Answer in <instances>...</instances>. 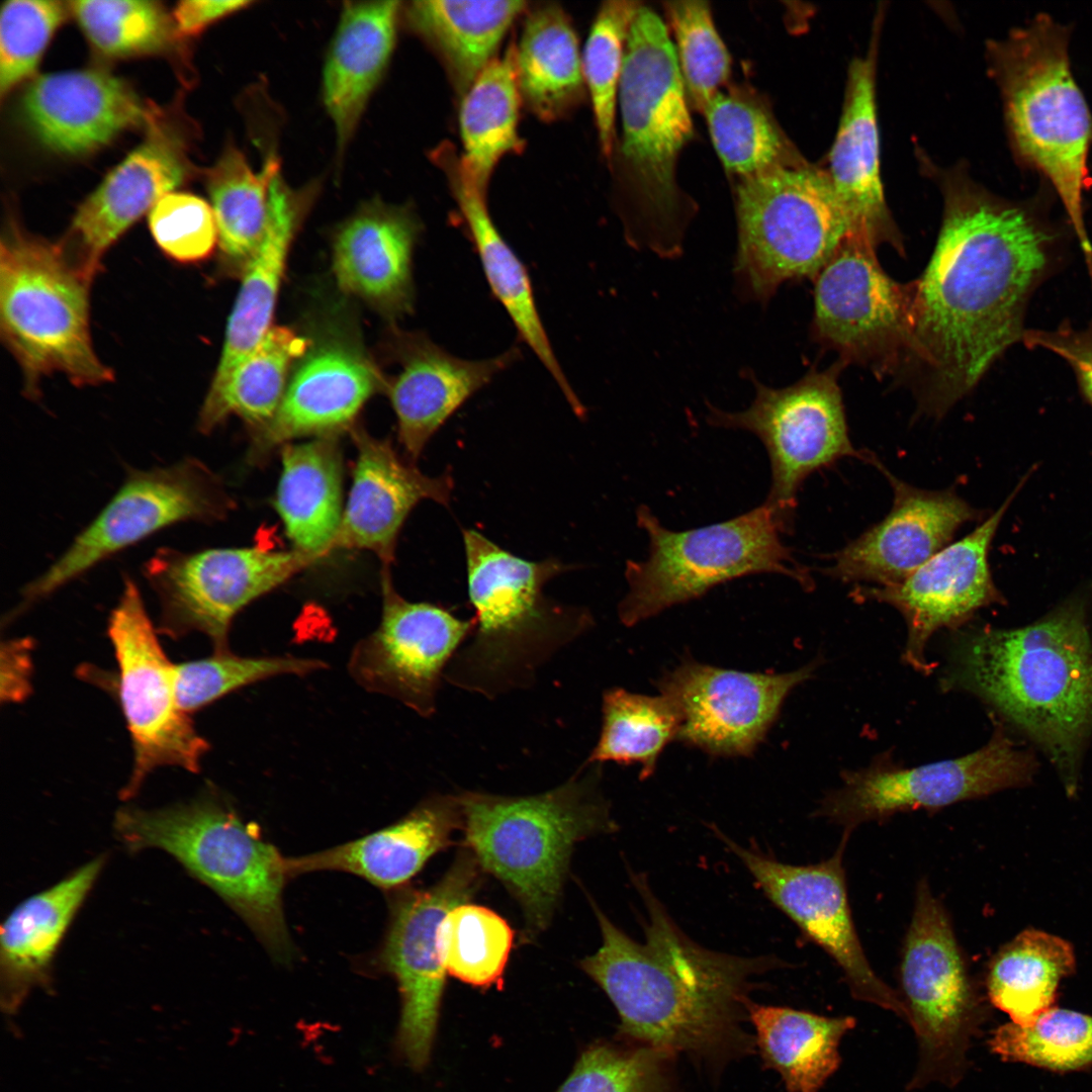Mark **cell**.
I'll list each match as a JSON object with an SVG mask.
<instances>
[{
    "label": "cell",
    "mask_w": 1092,
    "mask_h": 1092,
    "mask_svg": "<svg viewBox=\"0 0 1092 1092\" xmlns=\"http://www.w3.org/2000/svg\"><path fill=\"white\" fill-rule=\"evenodd\" d=\"M1051 235L1019 206L969 187L947 193L933 253L911 282L906 364L922 377L924 413L944 415L1022 340L1027 298L1050 263Z\"/></svg>",
    "instance_id": "cell-1"
},
{
    "label": "cell",
    "mask_w": 1092,
    "mask_h": 1092,
    "mask_svg": "<svg viewBox=\"0 0 1092 1092\" xmlns=\"http://www.w3.org/2000/svg\"><path fill=\"white\" fill-rule=\"evenodd\" d=\"M646 910L644 940L616 926L592 901L602 944L582 959V971L605 992L628 1041L669 1057L709 1064L755 1049L742 1026L753 979L777 965L770 957L708 949L686 935L643 875H632Z\"/></svg>",
    "instance_id": "cell-2"
},
{
    "label": "cell",
    "mask_w": 1092,
    "mask_h": 1092,
    "mask_svg": "<svg viewBox=\"0 0 1092 1092\" xmlns=\"http://www.w3.org/2000/svg\"><path fill=\"white\" fill-rule=\"evenodd\" d=\"M942 684L977 696L1025 733L1067 792H1076L1092 733V635L1083 595L1027 626L962 636Z\"/></svg>",
    "instance_id": "cell-3"
},
{
    "label": "cell",
    "mask_w": 1092,
    "mask_h": 1092,
    "mask_svg": "<svg viewBox=\"0 0 1092 1092\" xmlns=\"http://www.w3.org/2000/svg\"><path fill=\"white\" fill-rule=\"evenodd\" d=\"M462 537L475 627L444 678L492 700L531 687L539 668L595 622L587 609L544 595V585L568 565L526 560L473 529H463Z\"/></svg>",
    "instance_id": "cell-4"
},
{
    "label": "cell",
    "mask_w": 1092,
    "mask_h": 1092,
    "mask_svg": "<svg viewBox=\"0 0 1092 1092\" xmlns=\"http://www.w3.org/2000/svg\"><path fill=\"white\" fill-rule=\"evenodd\" d=\"M601 777V763L584 762L565 783L541 794L457 795L464 847L516 898L528 938L551 922L575 844L617 829Z\"/></svg>",
    "instance_id": "cell-5"
},
{
    "label": "cell",
    "mask_w": 1092,
    "mask_h": 1092,
    "mask_svg": "<svg viewBox=\"0 0 1092 1092\" xmlns=\"http://www.w3.org/2000/svg\"><path fill=\"white\" fill-rule=\"evenodd\" d=\"M114 824L130 850L168 852L244 920L275 961H292L283 910L286 857L217 794L162 809L122 808Z\"/></svg>",
    "instance_id": "cell-6"
},
{
    "label": "cell",
    "mask_w": 1092,
    "mask_h": 1092,
    "mask_svg": "<svg viewBox=\"0 0 1092 1092\" xmlns=\"http://www.w3.org/2000/svg\"><path fill=\"white\" fill-rule=\"evenodd\" d=\"M92 281L62 243L8 221L0 243V333L21 369L25 396L37 398L41 381L54 374L78 387L113 381L92 342Z\"/></svg>",
    "instance_id": "cell-7"
},
{
    "label": "cell",
    "mask_w": 1092,
    "mask_h": 1092,
    "mask_svg": "<svg viewBox=\"0 0 1092 1092\" xmlns=\"http://www.w3.org/2000/svg\"><path fill=\"white\" fill-rule=\"evenodd\" d=\"M991 56L1012 145L1021 160L1050 180L1090 256L1083 194L1090 180L1092 119L1072 75L1068 32L1040 15L995 42Z\"/></svg>",
    "instance_id": "cell-8"
},
{
    "label": "cell",
    "mask_w": 1092,
    "mask_h": 1092,
    "mask_svg": "<svg viewBox=\"0 0 1092 1092\" xmlns=\"http://www.w3.org/2000/svg\"><path fill=\"white\" fill-rule=\"evenodd\" d=\"M636 520L648 537V555L626 563L628 593L618 607L626 626L747 575L776 573L805 589L813 585L808 571L782 542V529L764 503L733 519L687 531L665 528L643 505Z\"/></svg>",
    "instance_id": "cell-9"
},
{
    "label": "cell",
    "mask_w": 1092,
    "mask_h": 1092,
    "mask_svg": "<svg viewBox=\"0 0 1092 1092\" xmlns=\"http://www.w3.org/2000/svg\"><path fill=\"white\" fill-rule=\"evenodd\" d=\"M686 92L666 25L651 8L640 6L628 31L618 91L622 153L650 217L647 246L665 257L680 250L674 166L694 134Z\"/></svg>",
    "instance_id": "cell-10"
},
{
    "label": "cell",
    "mask_w": 1092,
    "mask_h": 1092,
    "mask_svg": "<svg viewBox=\"0 0 1092 1092\" xmlns=\"http://www.w3.org/2000/svg\"><path fill=\"white\" fill-rule=\"evenodd\" d=\"M736 216V280L760 302L788 281L814 280L852 234L827 171L808 166L781 164L742 179Z\"/></svg>",
    "instance_id": "cell-11"
},
{
    "label": "cell",
    "mask_w": 1092,
    "mask_h": 1092,
    "mask_svg": "<svg viewBox=\"0 0 1092 1092\" xmlns=\"http://www.w3.org/2000/svg\"><path fill=\"white\" fill-rule=\"evenodd\" d=\"M900 996L918 1043V1063L906 1091L931 1084L956 1087L985 1020L946 910L927 881L916 887L900 965Z\"/></svg>",
    "instance_id": "cell-12"
},
{
    "label": "cell",
    "mask_w": 1092,
    "mask_h": 1092,
    "mask_svg": "<svg viewBox=\"0 0 1092 1092\" xmlns=\"http://www.w3.org/2000/svg\"><path fill=\"white\" fill-rule=\"evenodd\" d=\"M233 507L219 477L194 457L163 467L127 469L122 484L100 513L47 570L23 587L7 620L155 533L182 522L219 521Z\"/></svg>",
    "instance_id": "cell-13"
},
{
    "label": "cell",
    "mask_w": 1092,
    "mask_h": 1092,
    "mask_svg": "<svg viewBox=\"0 0 1092 1092\" xmlns=\"http://www.w3.org/2000/svg\"><path fill=\"white\" fill-rule=\"evenodd\" d=\"M838 371L839 365L812 371L783 388L753 379L756 394L746 410L708 406L710 425L748 431L763 444L771 472L764 504L783 533L792 532L797 494L809 475L844 457L870 459L871 454L859 452L850 441Z\"/></svg>",
    "instance_id": "cell-14"
},
{
    "label": "cell",
    "mask_w": 1092,
    "mask_h": 1092,
    "mask_svg": "<svg viewBox=\"0 0 1092 1092\" xmlns=\"http://www.w3.org/2000/svg\"><path fill=\"white\" fill-rule=\"evenodd\" d=\"M157 633L139 586L126 575L107 626L118 666V700L133 749L124 797L132 796L160 766L197 772L210 748L179 705L175 664Z\"/></svg>",
    "instance_id": "cell-15"
},
{
    "label": "cell",
    "mask_w": 1092,
    "mask_h": 1092,
    "mask_svg": "<svg viewBox=\"0 0 1092 1092\" xmlns=\"http://www.w3.org/2000/svg\"><path fill=\"white\" fill-rule=\"evenodd\" d=\"M482 869L463 847L443 877L426 889H403L390 899L387 928L376 953L378 968L394 978L400 995L396 1045L414 1070L424 1069L437 1033L446 969L440 928L456 905L479 889Z\"/></svg>",
    "instance_id": "cell-16"
},
{
    "label": "cell",
    "mask_w": 1092,
    "mask_h": 1092,
    "mask_svg": "<svg viewBox=\"0 0 1092 1092\" xmlns=\"http://www.w3.org/2000/svg\"><path fill=\"white\" fill-rule=\"evenodd\" d=\"M1036 769L1033 753L998 728L986 745L958 758L904 767L881 755L866 768L844 771L843 784L821 801L816 815L851 832L900 812L937 810L1025 786Z\"/></svg>",
    "instance_id": "cell-17"
},
{
    "label": "cell",
    "mask_w": 1092,
    "mask_h": 1092,
    "mask_svg": "<svg viewBox=\"0 0 1092 1092\" xmlns=\"http://www.w3.org/2000/svg\"><path fill=\"white\" fill-rule=\"evenodd\" d=\"M318 559L295 549L162 547L143 566L160 604L158 632L173 639L204 634L215 652L229 649L235 617Z\"/></svg>",
    "instance_id": "cell-18"
},
{
    "label": "cell",
    "mask_w": 1092,
    "mask_h": 1092,
    "mask_svg": "<svg viewBox=\"0 0 1092 1092\" xmlns=\"http://www.w3.org/2000/svg\"><path fill=\"white\" fill-rule=\"evenodd\" d=\"M877 245L847 236L814 278L812 332L844 362L880 374L906 363L912 333V287L880 265Z\"/></svg>",
    "instance_id": "cell-19"
},
{
    "label": "cell",
    "mask_w": 1092,
    "mask_h": 1092,
    "mask_svg": "<svg viewBox=\"0 0 1092 1092\" xmlns=\"http://www.w3.org/2000/svg\"><path fill=\"white\" fill-rule=\"evenodd\" d=\"M844 831L835 852L807 866L789 864L741 846L717 832L741 860L768 900L835 962L852 997L908 1021L907 1008L893 988L873 970L862 949L848 903L843 853Z\"/></svg>",
    "instance_id": "cell-20"
},
{
    "label": "cell",
    "mask_w": 1092,
    "mask_h": 1092,
    "mask_svg": "<svg viewBox=\"0 0 1092 1092\" xmlns=\"http://www.w3.org/2000/svg\"><path fill=\"white\" fill-rule=\"evenodd\" d=\"M381 593L380 623L354 647L349 672L363 689L430 717L445 669L473 632L474 618L463 620L443 607L403 599L388 565L381 570Z\"/></svg>",
    "instance_id": "cell-21"
},
{
    "label": "cell",
    "mask_w": 1092,
    "mask_h": 1092,
    "mask_svg": "<svg viewBox=\"0 0 1092 1092\" xmlns=\"http://www.w3.org/2000/svg\"><path fill=\"white\" fill-rule=\"evenodd\" d=\"M816 662L786 673L725 669L684 659L656 681L679 720L677 740L715 756H747L765 738L790 693Z\"/></svg>",
    "instance_id": "cell-22"
},
{
    "label": "cell",
    "mask_w": 1092,
    "mask_h": 1092,
    "mask_svg": "<svg viewBox=\"0 0 1092 1092\" xmlns=\"http://www.w3.org/2000/svg\"><path fill=\"white\" fill-rule=\"evenodd\" d=\"M1028 476L988 519L901 582L855 589V598L890 605L903 616L907 627L903 659L916 671L931 670L925 649L936 631L957 628L980 609L1004 602L992 578L989 551L1007 509Z\"/></svg>",
    "instance_id": "cell-23"
},
{
    "label": "cell",
    "mask_w": 1092,
    "mask_h": 1092,
    "mask_svg": "<svg viewBox=\"0 0 1092 1092\" xmlns=\"http://www.w3.org/2000/svg\"><path fill=\"white\" fill-rule=\"evenodd\" d=\"M869 462L889 480L893 506L883 520L834 553L826 572L843 582L885 586L908 577L980 513L952 489L918 488L893 475L873 454Z\"/></svg>",
    "instance_id": "cell-24"
},
{
    "label": "cell",
    "mask_w": 1092,
    "mask_h": 1092,
    "mask_svg": "<svg viewBox=\"0 0 1092 1092\" xmlns=\"http://www.w3.org/2000/svg\"><path fill=\"white\" fill-rule=\"evenodd\" d=\"M387 381L355 340L329 336L310 344L286 386L273 418L253 430L252 461L292 440L339 435Z\"/></svg>",
    "instance_id": "cell-25"
},
{
    "label": "cell",
    "mask_w": 1092,
    "mask_h": 1092,
    "mask_svg": "<svg viewBox=\"0 0 1092 1092\" xmlns=\"http://www.w3.org/2000/svg\"><path fill=\"white\" fill-rule=\"evenodd\" d=\"M147 138L79 205L65 243L72 260L94 279L108 249L188 174L181 144L156 116Z\"/></svg>",
    "instance_id": "cell-26"
},
{
    "label": "cell",
    "mask_w": 1092,
    "mask_h": 1092,
    "mask_svg": "<svg viewBox=\"0 0 1092 1092\" xmlns=\"http://www.w3.org/2000/svg\"><path fill=\"white\" fill-rule=\"evenodd\" d=\"M21 108L44 147L70 156L91 153L157 116L127 83L91 69L38 76L27 86Z\"/></svg>",
    "instance_id": "cell-27"
},
{
    "label": "cell",
    "mask_w": 1092,
    "mask_h": 1092,
    "mask_svg": "<svg viewBox=\"0 0 1092 1092\" xmlns=\"http://www.w3.org/2000/svg\"><path fill=\"white\" fill-rule=\"evenodd\" d=\"M349 430L357 458L349 498L331 551L368 550L389 566L408 514L424 499L448 506L453 478L449 472L426 475L413 461H405L389 440L375 438L355 425Z\"/></svg>",
    "instance_id": "cell-28"
},
{
    "label": "cell",
    "mask_w": 1092,
    "mask_h": 1092,
    "mask_svg": "<svg viewBox=\"0 0 1092 1092\" xmlns=\"http://www.w3.org/2000/svg\"><path fill=\"white\" fill-rule=\"evenodd\" d=\"M394 348L401 369L385 391L396 416L398 440L411 461L460 406L520 356L513 347L487 359H463L423 333H399Z\"/></svg>",
    "instance_id": "cell-29"
},
{
    "label": "cell",
    "mask_w": 1092,
    "mask_h": 1092,
    "mask_svg": "<svg viewBox=\"0 0 1092 1092\" xmlns=\"http://www.w3.org/2000/svg\"><path fill=\"white\" fill-rule=\"evenodd\" d=\"M421 223L404 206L363 204L337 231L333 270L340 288L388 318L412 312L413 258Z\"/></svg>",
    "instance_id": "cell-30"
},
{
    "label": "cell",
    "mask_w": 1092,
    "mask_h": 1092,
    "mask_svg": "<svg viewBox=\"0 0 1092 1092\" xmlns=\"http://www.w3.org/2000/svg\"><path fill=\"white\" fill-rule=\"evenodd\" d=\"M462 827L457 795L435 794L396 822L352 841L286 857L289 878L322 871L358 876L383 889L400 888Z\"/></svg>",
    "instance_id": "cell-31"
},
{
    "label": "cell",
    "mask_w": 1092,
    "mask_h": 1092,
    "mask_svg": "<svg viewBox=\"0 0 1092 1092\" xmlns=\"http://www.w3.org/2000/svg\"><path fill=\"white\" fill-rule=\"evenodd\" d=\"M432 158L447 177L492 294L511 317L520 339L552 376L574 413L581 412L583 405L569 384L540 318L528 270L494 224L487 207L486 192L469 177L451 145L437 147Z\"/></svg>",
    "instance_id": "cell-32"
},
{
    "label": "cell",
    "mask_w": 1092,
    "mask_h": 1092,
    "mask_svg": "<svg viewBox=\"0 0 1092 1092\" xmlns=\"http://www.w3.org/2000/svg\"><path fill=\"white\" fill-rule=\"evenodd\" d=\"M875 51L849 66L842 113L829 153L827 173L850 221L852 234L877 246L901 248L890 217L880 170Z\"/></svg>",
    "instance_id": "cell-33"
},
{
    "label": "cell",
    "mask_w": 1092,
    "mask_h": 1092,
    "mask_svg": "<svg viewBox=\"0 0 1092 1092\" xmlns=\"http://www.w3.org/2000/svg\"><path fill=\"white\" fill-rule=\"evenodd\" d=\"M399 1L346 2L323 72V99L342 155L391 58Z\"/></svg>",
    "instance_id": "cell-34"
},
{
    "label": "cell",
    "mask_w": 1092,
    "mask_h": 1092,
    "mask_svg": "<svg viewBox=\"0 0 1092 1092\" xmlns=\"http://www.w3.org/2000/svg\"><path fill=\"white\" fill-rule=\"evenodd\" d=\"M102 866L103 858L87 862L55 886L22 901L4 921L0 966L8 1006L48 980L57 948Z\"/></svg>",
    "instance_id": "cell-35"
},
{
    "label": "cell",
    "mask_w": 1092,
    "mask_h": 1092,
    "mask_svg": "<svg viewBox=\"0 0 1092 1092\" xmlns=\"http://www.w3.org/2000/svg\"><path fill=\"white\" fill-rule=\"evenodd\" d=\"M275 507L295 550L317 559L331 552L342 522L343 459L338 435L281 447Z\"/></svg>",
    "instance_id": "cell-36"
},
{
    "label": "cell",
    "mask_w": 1092,
    "mask_h": 1092,
    "mask_svg": "<svg viewBox=\"0 0 1092 1092\" xmlns=\"http://www.w3.org/2000/svg\"><path fill=\"white\" fill-rule=\"evenodd\" d=\"M205 178L221 256L226 265L243 271L273 216L299 189L287 184L274 154L267 156L260 171H254L232 145Z\"/></svg>",
    "instance_id": "cell-37"
},
{
    "label": "cell",
    "mask_w": 1092,
    "mask_h": 1092,
    "mask_svg": "<svg viewBox=\"0 0 1092 1092\" xmlns=\"http://www.w3.org/2000/svg\"><path fill=\"white\" fill-rule=\"evenodd\" d=\"M310 187L282 205L243 269L224 343L208 391L221 387L272 327L271 322L292 241L312 200Z\"/></svg>",
    "instance_id": "cell-38"
},
{
    "label": "cell",
    "mask_w": 1092,
    "mask_h": 1092,
    "mask_svg": "<svg viewBox=\"0 0 1092 1092\" xmlns=\"http://www.w3.org/2000/svg\"><path fill=\"white\" fill-rule=\"evenodd\" d=\"M754 1044L788 1092H818L838 1070L839 1045L854 1017L824 1016L789 1007L747 1004Z\"/></svg>",
    "instance_id": "cell-39"
},
{
    "label": "cell",
    "mask_w": 1092,
    "mask_h": 1092,
    "mask_svg": "<svg viewBox=\"0 0 1092 1092\" xmlns=\"http://www.w3.org/2000/svg\"><path fill=\"white\" fill-rule=\"evenodd\" d=\"M522 102L542 121L572 111L585 88L578 39L570 19L556 4L530 10L516 47Z\"/></svg>",
    "instance_id": "cell-40"
},
{
    "label": "cell",
    "mask_w": 1092,
    "mask_h": 1092,
    "mask_svg": "<svg viewBox=\"0 0 1092 1092\" xmlns=\"http://www.w3.org/2000/svg\"><path fill=\"white\" fill-rule=\"evenodd\" d=\"M527 2L414 1L405 9L408 23L445 64L461 97L493 57L502 39L525 11Z\"/></svg>",
    "instance_id": "cell-41"
},
{
    "label": "cell",
    "mask_w": 1092,
    "mask_h": 1092,
    "mask_svg": "<svg viewBox=\"0 0 1092 1092\" xmlns=\"http://www.w3.org/2000/svg\"><path fill=\"white\" fill-rule=\"evenodd\" d=\"M459 111L462 165L475 185L486 192L492 171L502 158L519 153L518 133L522 97L518 85L516 47L494 58L461 97Z\"/></svg>",
    "instance_id": "cell-42"
},
{
    "label": "cell",
    "mask_w": 1092,
    "mask_h": 1092,
    "mask_svg": "<svg viewBox=\"0 0 1092 1092\" xmlns=\"http://www.w3.org/2000/svg\"><path fill=\"white\" fill-rule=\"evenodd\" d=\"M310 344L287 327L272 326L225 383L207 392L198 415V431L210 434L232 415L253 430L266 425L282 400L291 364Z\"/></svg>",
    "instance_id": "cell-43"
},
{
    "label": "cell",
    "mask_w": 1092,
    "mask_h": 1092,
    "mask_svg": "<svg viewBox=\"0 0 1092 1092\" xmlns=\"http://www.w3.org/2000/svg\"><path fill=\"white\" fill-rule=\"evenodd\" d=\"M1072 945L1034 929L1020 932L992 959L986 986L989 1001L1011 1022L1026 1025L1051 1009L1061 981L1075 970Z\"/></svg>",
    "instance_id": "cell-44"
},
{
    "label": "cell",
    "mask_w": 1092,
    "mask_h": 1092,
    "mask_svg": "<svg viewBox=\"0 0 1092 1092\" xmlns=\"http://www.w3.org/2000/svg\"><path fill=\"white\" fill-rule=\"evenodd\" d=\"M602 712L600 737L585 763H639L641 777L647 778L656 768L665 746L677 739L678 716L663 695L609 689L603 696Z\"/></svg>",
    "instance_id": "cell-45"
},
{
    "label": "cell",
    "mask_w": 1092,
    "mask_h": 1092,
    "mask_svg": "<svg viewBox=\"0 0 1092 1092\" xmlns=\"http://www.w3.org/2000/svg\"><path fill=\"white\" fill-rule=\"evenodd\" d=\"M515 932L495 911L464 902L446 915L440 946L447 974L475 988L503 987Z\"/></svg>",
    "instance_id": "cell-46"
},
{
    "label": "cell",
    "mask_w": 1092,
    "mask_h": 1092,
    "mask_svg": "<svg viewBox=\"0 0 1092 1092\" xmlns=\"http://www.w3.org/2000/svg\"><path fill=\"white\" fill-rule=\"evenodd\" d=\"M989 1046L1003 1061L1059 1072L1079 1070L1092 1064V1016L1052 1007L1029 1024L1000 1025Z\"/></svg>",
    "instance_id": "cell-47"
},
{
    "label": "cell",
    "mask_w": 1092,
    "mask_h": 1092,
    "mask_svg": "<svg viewBox=\"0 0 1092 1092\" xmlns=\"http://www.w3.org/2000/svg\"><path fill=\"white\" fill-rule=\"evenodd\" d=\"M68 4L90 44L106 58L158 54L176 37L171 16L157 1L81 0Z\"/></svg>",
    "instance_id": "cell-48"
},
{
    "label": "cell",
    "mask_w": 1092,
    "mask_h": 1092,
    "mask_svg": "<svg viewBox=\"0 0 1092 1092\" xmlns=\"http://www.w3.org/2000/svg\"><path fill=\"white\" fill-rule=\"evenodd\" d=\"M624 1040L586 1045L555 1092H677L671 1057Z\"/></svg>",
    "instance_id": "cell-49"
},
{
    "label": "cell",
    "mask_w": 1092,
    "mask_h": 1092,
    "mask_svg": "<svg viewBox=\"0 0 1092 1092\" xmlns=\"http://www.w3.org/2000/svg\"><path fill=\"white\" fill-rule=\"evenodd\" d=\"M704 113L714 148L729 172L745 179L785 164V142L761 107L718 92Z\"/></svg>",
    "instance_id": "cell-50"
},
{
    "label": "cell",
    "mask_w": 1092,
    "mask_h": 1092,
    "mask_svg": "<svg viewBox=\"0 0 1092 1092\" xmlns=\"http://www.w3.org/2000/svg\"><path fill=\"white\" fill-rule=\"evenodd\" d=\"M637 1H607L593 22L583 53L582 72L587 87L601 149L610 158L614 146L616 101L624 64L626 40Z\"/></svg>",
    "instance_id": "cell-51"
},
{
    "label": "cell",
    "mask_w": 1092,
    "mask_h": 1092,
    "mask_svg": "<svg viewBox=\"0 0 1092 1092\" xmlns=\"http://www.w3.org/2000/svg\"><path fill=\"white\" fill-rule=\"evenodd\" d=\"M326 667L318 659L294 656L246 657L230 650L175 664L180 707L193 713L226 694L281 674L304 675Z\"/></svg>",
    "instance_id": "cell-52"
},
{
    "label": "cell",
    "mask_w": 1092,
    "mask_h": 1092,
    "mask_svg": "<svg viewBox=\"0 0 1092 1092\" xmlns=\"http://www.w3.org/2000/svg\"><path fill=\"white\" fill-rule=\"evenodd\" d=\"M664 6L686 90L696 108L705 112L730 75V55L715 27L708 2L670 1Z\"/></svg>",
    "instance_id": "cell-53"
},
{
    "label": "cell",
    "mask_w": 1092,
    "mask_h": 1092,
    "mask_svg": "<svg viewBox=\"0 0 1092 1092\" xmlns=\"http://www.w3.org/2000/svg\"><path fill=\"white\" fill-rule=\"evenodd\" d=\"M69 6L55 0H9L0 15V93L9 94L36 70Z\"/></svg>",
    "instance_id": "cell-54"
},
{
    "label": "cell",
    "mask_w": 1092,
    "mask_h": 1092,
    "mask_svg": "<svg viewBox=\"0 0 1092 1092\" xmlns=\"http://www.w3.org/2000/svg\"><path fill=\"white\" fill-rule=\"evenodd\" d=\"M149 228L161 251L183 264L207 259L218 245L211 205L191 193L164 195L149 212Z\"/></svg>",
    "instance_id": "cell-55"
},
{
    "label": "cell",
    "mask_w": 1092,
    "mask_h": 1092,
    "mask_svg": "<svg viewBox=\"0 0 1092 1092\" xmlns=\"http://www.w3.org/2000/svg\"><path fill=\"white\" fill-rule=\"evenodd\" d=\"M1022 341L1030 348L1049 350L1064 359L1076 375L1084 397L1092 404V327L1074 331H1025Z\"/></svg>",
    "instance_id": "cell-56"
},
{
    "label": "cell",
    "mask_w": 1092,
    "mask_h": 1092,
    "mask_svg": "<svg viewBox=\"0 0 1092 1092\" xmlns=\"http://www.w3.org/2000/svg\"><path fill=\"white\" fill-rule=\"evenodd\" d=\"M250 5L240 0H184L176 4L171 18L176 37L200 33L215 21Z\"/></svg>",
    "instance_id": "cell-57"
},
{
    "label": "cell",
    "mask_w": 1092,
    "mask_h": 1092,
    "mask_svg": "<svg viewBox=\"0 0 1092 1092\" xmlns=\"http://www.w3.org/2000/svg\"><path fill=\"white\" fill-rule=\"evenodd\" d=\"M31 640H9L2 645L1 698L20 702L31 692Z\"/></svg>",
    "instance_id": "cell-58"
}]
</instances>
